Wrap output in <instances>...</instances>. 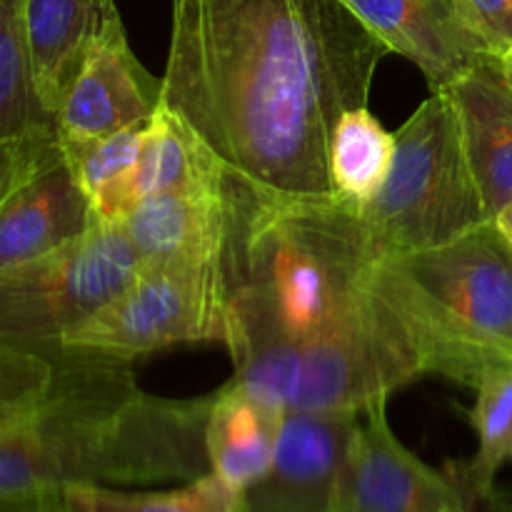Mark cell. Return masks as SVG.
Wrapping results in <instances>:
<instances>
[{"mask_svg": "<svg viewBox=\"0 0 512 512\" xmlns=\"http://www.w3.org/2000/svg\"><path fill=\"white\" fill-rule=\"evenodd\" d=\"M55 140L58 133H43L23 140L0 138V198L33 170V165L53 148Z\"/></svg>", "mask_w": 512, "mask_h": 512, "instance_id": "484cf974", "label": "cell"}, {"mask_svg": "<svg viewBox=\"0 0 512 512\" xmlns=\"http://www.w3.org/2000/svg\"><path fill=\"white\" fill-rule=\"evenodd\" d=\"M285 410L245 393L230 380L215 390L205 428L210 473L243 495L270 468Z\"/></svg>", "mask_w": 512, "mask_h": 512, "instance_id": "ac0fdd59", "label": "cell"}, {"mask_svg": "<svg viewBox=\"0 0 512 512\" xmlns=\"http://www.w3.org/2000/svg\"><path fill=\"white\" fill-rule=\"evenodd\" d=\"M478 400L473 408V425L478 433V453L463 463L470 485L480 495H495V475L508 463L512 440V365L493 368L478 383Z\"/></svg>", "mask_w": 512, "mask_h": 512, "instance_id": "7402d4cb", "label": "cell"}, {"mask_svg": "<svg viewBox=\"0 0 512 512\" xmlns=\"http://www.w3.org/2000/svg\"><path fill=\"white\" fill-rule=\"evenodd\" d=\"M153 118L145 123L130 125L105 138H58L75 178L88 193L90 203L118 185L133 170L140 158L145 140H148Z\"/></svg>", "mask_w": 512, "mask_h": 512, "instance_id": "cb8c5ba5", "label": "cell"}, {"mask_svg": "<svg viewBox=\"0 0 512 512\" xmlns=\"http://www.w3.org/2000/svg\"><path fill=\"white\" fill-rule=\"evenodd\" d=\"M0 512H18V503H3L0 505Z\"/></svg>", "mask_w": 512, "mask_h": 512, "instance_id": "f1b7e54d", "label": "cell"}, {"mask_svg": "<svg viewBox=\"0 0 512 512\" xmlns=\"http://www.w3.org/2000/svg\"><path fill=\"white\" fill-rule=\"evenodd\" d=\"M425 375L403 323L370 285L363 298L303 348L288 410L368 413Z\"/></svg>", "mask_w": 512, "mask_h": 512, "instance_id": "52a82bcc", "label": "cell"}, {"mask_svg": "<svg viewBox=\"0 0 512 512\" xmlns=\"http://www.w3.org/2000/svg\"><path fill=\"white\" fill-rule=\"evenodd\" d=\"M18 512H20V500H18Z\"/></svg>", "mask_w": 512, "mask_h": 512, "instance_id": "4dcf8cb0", "label": "cell"}, {"mask_svg": "<svg viewBox=\"0 0 512 512\" xmlns=\"http://www.w3.org/2000/svg\"><path fill=\"white\" fill-rule=\"evenodd\" d=\"M138 268L125 225L98 218L65 248L0 273V343H58L118 298Z\"/></svg>", "mask_w": 512, "mask_h": 512, "instance_id": "8992f818", "label": "cell"}, {"mask_svg": "<svg viewBox=\"0 0 512 512\" xmlns=\"http://www.w3.org/2000/svg\"><path fill=\"white\" fill-rule=\"evenodd\" d=\"M500 68H503L505 78H508V83L512 85V50H510V53H505L503 58H500Z\"/></svg>", "mask_w": 512, "mask_h": 512, "instance_id": "83f0119b", "label": "cell"}, {"mask_svg": "<svg viewBox=\"0 0 512 512\" xmlns=\"http://www.w3.org/2000/svg\"><path fill=\"white\" fill-rule=\"evenodd\" d=\"M445 90L458 110L468 163L493 220L512 200V85L500 58H488Z\"/></svg>", "mask_w": 512, "mask_h": 512, "instance_id": "9a60e30c", "label": "cell"}, {"mask_svg": "<svg viewBox=\"0 0 512 512\" xmlns=\"http://www.w3.org/2000/svg\"><path fill=\"white\" fill-rule=\"evenodd\" d=\"M473 512H478V508H475V510H473Z\"/></svg>", "mask_w": 512, "mask_h": 512, "instance_id": "1f68e13d", "label": "cell"}, {"mask_svg": "<svg viewBox=\"0 0 512 512\" xmlns=\"http://www.w3.org/2000/svg\"><path fill=\"white\" fill-rule=\"evenodd\" d=\"M55 360L45 345L0 343V435L33 418L55 385Z\"/></svg>", "mask_w": 512, "mask_h": 512, "instance_id": "603a6c76", "label": "cell"}, {"mask_svg": "<svg viewBox=\"0 0 512 512\" xmlns=\"http://www.w3.org/2000/svg\"><path fill=\"white\" fill-rule=\"evenodd\" d=\"M493 223L498 225V230H500V233H503L505 238H508L510 243H512V200H510L508 205H505L503 210H500L498 215H495V218H493Z\"/></svg>", "mask_w": 512, "mask_h": 512, "instance_id": "4316f807", "label": "cell"}, {"mask_svg": "<svg viewBox=\"0 0 512 512\" xmlns=\"http://www.w3.org/2000/svg\"><path fill=\"white\" fill-rule=\"evenodd\" d=\"M63 512H240L243 495L208 473L163 493H123L108 485H70L58 493Z\"/></svg>", "mask_w": 512, "mask_h": 512, "instance_id": "44dd1931", "label": "cell"}, {"mask_svg": "<svg viewBox=\"0 0 512 512\" xmlns=\"http://www.w3.org/2000/svg\"><path fill=\"white\" fill-rule=\"evenodd\" d=\"M55 133L33 83L28 53V0H0V138Z\"/></svg>", "mask_w": 512, "mask_h": 512, "instance_id": "ffe728a7", "label": "cell"}, {"mask_svg": "<svg viewBox=\"0 0 512 512\" xmlns=\"http://www.w3.org/2000/svg\"><path fill=\"white\" fill-rule=\"evenodd\" d=\"M360 415L285 410L263 478L243 493L240 512H333Z\"/></svg>", "mask_w": 512, "mask_h": 512, "instance_id": "30bf717a", "label": "cell"}, {"mask_svg": "<svg viewBox=\"0 0 512 512\" xmlns=\"http://www.w3.org/2000/svg\"><path fill=\"white\" fill-rule=\"evenodd\" d=\"M395 133L370 113L355 108L340 118L330 140V183L343 203L363 208L378 195L393 168Z\"/></svg>", "mask_w": 512, "mask_h": 512, "instance_id": "d6986e66", "label": "cell"}, {"mask_svg": "<svg viewBox=\"0 0 512 512\" xmlns=\"http://www.w3.org/2000/svg\"><path fill=\"white\" fill-rule=\"evenodd\" d=\"M218 258L140 263L133 283L118 298L58 343L128 360L170 345L223 343L225 290Z\"/></svg>", "mask_w": 512, "mask_h": 512, "instance_id": "ba28073f", "label": "cell"}, {"mask_svg": "<svg viewBox=\"0 0 512 512\" xmlns=\"http://www.w3.org/2000/svg\"><path fill=\"white\" fill-rule=\"evenodd\" d=\"M98 220L63 148H53L0 198V273L65 248Z\"/></svg>", "mask_w": 512, "mask_h": 512, "instance_id": "7c38bea8", "label": "cell"}, {"mask_svg": "<svg viewBox=\"0 0 512 512\" xmlns=\"http://www.w3.org/2000/svg\"><path fill=\"white\" fill-rule=\"evenodd\" d=\"M360 215L380 260L438 248L488 223L448 90H433L395 133L393 168Z\"/></svg>", "mask_w": 512, "mask_h": 512, "instance_id": "5b68a950", "label": "cell"}, {"mask_svg": "<svg viewBox=\"0 0 512 512\" xmlns=\"http://www.w3.org/2000/svg\"><path fill=\"white\" fill-rule=\"evenodd\" d=\"M140 263L215 260L225 233L223 185L210 193H165L135 205L123 220Z\"/></svg>", "mask_w": 512, "mask_h": 512, "instance_id": "e0dca14e", "label": "cell"}, {"mask_svg": "<svg viewBox=\"0 0 512 512\" xmlns=\"http://www.w3.org/2000/svg\"><path fill=\"white\" fill-rule=\"evenodd\" d=\"M388 53L343 0H173L160 105L253 183L335 198L330 140Z\"/></svg>", "mask_w": 512, "mask_h": 512, "instance_id": "6da1fadb", "label": "cell"}, {"mask_svg": "<svg viewBox=\"0 0 512 512\" xmlns=\"http://www.w3.org/2000/svg\"><path fill=\"white\" fill-rule=\"evenodd\" d=\"M458 10L468 28L485 48L503 58L512 50V0H458Z\"/></svg>", "mask_w": 512, "mask_h": 512, "instance_id": "d4e9b609", "label": "cell"}, {"mask_svg": "<svg viewBox=\"0 0 512 512\" xmlns=\"http://www.w3.org/2000/svg\"><path fill=\"white\" fill-rule=\"evenodd\" d=\"M220 273L233 383L288 410L303 348L370 288L380 263L360 208L265 188L225 168Z\"/></svg>", "mask_w": 512, "mask_h": 512, "instance_id": "7a4b0ae2", "label": "cell"}, {"mask_svg": "<svg viewBox=\"0 0 512 512\" xmlns=\"http://www.w3.org/2000/svg\"><path fill=\"white\" fill-rule=\"evenodd\" d=\"M390 53L408 58L430 88H448L480 60L495 58L468 28L458 0H343Z\"/></svg>", "mask_w": 512, "mask_h": 512, "instance_id": "4fadbf2b", "label": "cell"}, {"mask_svg": "<svg viewBox=\"0 0 512 512\" xmlns=\"http://www.w3.org/2000/svg\"><path fill=\"white\" fill-rule=\"evenodd\" d=\"M508 463H512V440H510V445H508Z\"/></svg>", "mask_w": 512, "mask_h": 512, "instance_id": "f546056e", "label": "cell"}, {"mask_svg": "<svg viewBox=\"0 0 512 512\" xmlns=\"http://www.w3.org/2000/svg\"><path fill=\"white\" fill-rule=\"evenodd\" d=\"M225 165L210 145L180 115L158 105L140 158L133 170L93 200L105 223H123L125 215L153 195L210 193L223 185Z\"/></svg>", "mask_w": 512, "mask_h": 512, "instance_id": "5bb4252c", "label": "cell"}, {"mask_svg": "<svg viewBox=\"0 0 512 512\" xmlns=\"http://www.w3.org/2000/svg\"><path fill=\"white\" fill-rule=\"evenodd\" d=\"M160 105L153 78L130 50L120 13L105 20L78 78L55 113L58 138H105L145 123Z\"/></svg>", "mask_w": 512, "mask_h": 512, "instance_id": "8fae6325", "label": "cell"}, {"mask_svg": "<svg viewBox=\"0 0 512 512\" xmlns=\"http://www.w3.org/2000/svg\"><path fill=\"white\" fill-rule=\"evenodd\" d=\"M115 0H28V53L38 98L55 120Z\"/></svg>", "mask_w": 512, "mask_h": 512, "instance_id": "2e32d148", "label": "cell"}, {"mask_svg": "<svg viewBox=\"0 0 512 512\" xmlns=\"http://www.w3.org/2000/svg\"><path fill=\"white\" fill-rule=\"evenodd\" d=\"M333 512H473L480 495L463 463L438 473L410 453L385 415V403L363 413Z\"/></svg>", "mask_w": 512, "mask_h": 512, "instance_id": "9c48e42d", "label": "cell"}, {"mask_svg": "<svg viewBox=\"0 0 512 512\" xmlns=\"http://www.w3.org/2000/svg\"><path fill=\"white\" fill-rule=\"evenodd\" d=\"M370 285L425 375L478 388L488 370L512 365V243L493 220L438 248L383 258Z\"/></svg>", "mask_w": 512, "mask_h": 512, "instance_id": "277c9868", "label": "cell"}, {"mask_svg": "<svg viewBox=\"0 0 512 512\" xmlns=\"http://www.w3.org/2000/svg\"><path fill=\"white\" fill-rule=\"evenodd\" d=\"M43 345L58 368L53 393L0 435V505L70 485L190 483L210 473L205 428L215 393L158 398L138 388L133 360Z\"/></svg>", "mask_w": 512, "mask_h": 512, "instance_id": "3957f363", "label": "cell"}]
</instances>
